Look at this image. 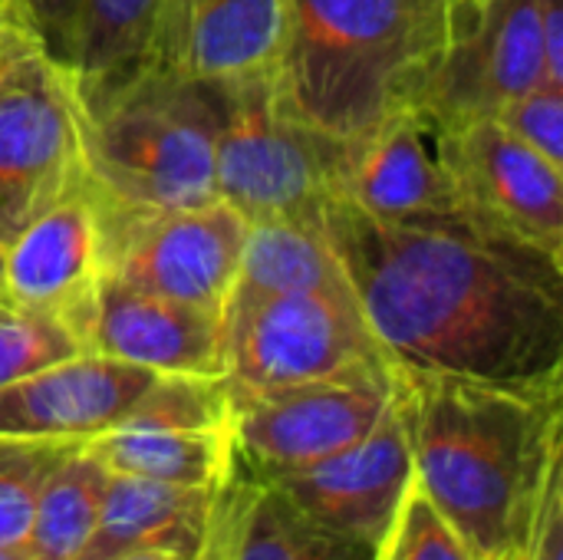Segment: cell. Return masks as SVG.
<instances>
[{
    "mask_svg": "<svg viewBox=\"0 0 563 560\" xmlns=\"http://www.w3.org/2000/svg\"><path fill=\"white\" fill-rule=\"evenodd\" d=\"M320 228L396 370L563 383V257L468 215L383 221L340 198Z\"/></svg>",
    "mask_w": 563,
    "mask_h": 560,
    "instance_id": "1",
    "label": "cell"
},
{
    "mask_svg": "<svg viewBox=\"0 0 563 560\" xmlns=\"http://www.w3.org/2000/svg\"><path fill=\"white\" fill-rule=\"evenodd\" d=\"M412 485L475 560L525 554L531 518L563 459V383L505 386L396 370Z\"/></svg>",
    "mask_w": 563,
    "mask_h": 560,
    "instance_id": "2",
    "label": "cell"
},
{
    "mask_svg": "<svg viewBox=\"0 0 563 560\" xmlns=\"http://www.w3.org/2000/svg\"><path fill=\"white\" fill-rule=\"evenodd\" d=\"M445 26V0H287L274 73L300 119L356 142L419 102Z\"/></svg>",
    "mask_w": 563,
    "mask_h": 560,
    "instance_id": "3",
    "label": "cell"
},
{
    "mask_svg": "<svg viewBox=\"0 0 563 560\" xmlns=\"http://www.w3.org/2000/svg\"><path fill=\"white\" fill-rule=\"evenodd\" d=\"M218 83L155 66L82 112L86 182L102 221H132L214 201Z\"/></svg>",
    "mask_w": 563,
    "mask_h": 560,
    "instance_id": "4",
    "label": "cell"
},
{
    "mask_svg": "<svg viewBox=\"0 0 563 560\" xmlns=\"http://www.w3.org/2000/svg\"><path fill=\"white\" fill-rule=\"evenodd\" d=\"M214 195L251 221L320 224L336 195L350 142L313 129L287 102L277 73L218 83Z\"/></svg>",
    "mask_w": 563,
    "mask_h": 560,
    "instance_id": "5",
    "label": "cell"
},
{
    "mask_svg": "<svg viewBox=\"0 0 563 560\" xmlns=\"http://www.w3.org/2000/svg\"><path fill=\"white\" fill-rule=\"evenodd\" d=\"M393 366L369 330L350 281L267 297L224 320L228 396Z\"/></svg>",
    "mask_w": 563,
    "mask_h": 560,
    "instance_id": "6",
    "label": "cell"
},
{
    "mask_svg": "<svg viewBox=\"0 0 563 560\" xmlns=\"http://www.w3.org/2000/svg\"><path fill=\"white\" fill-rule=\"evenodd\" d=\"M86 178L69 69L30 46L0 73V248Z\"/></svg>",
    "mask_w": 563,
    "mask_h": 560,
    "instance_id": "7",
    "label": "cell"
},
{
    "mask_svg": "<svg viewBox=\"0 0 563 560\" xmlns=\"http://www.w3.org/2000/svg\"><path fill=\"white\" fill-rule=\"evenodd\" d=\"M396 399V366L228 396L231 455L264 475L317 465L360 442Z\"/></svg>",
    "mask_w": 563,
    "mask_h": 560,
    "instance_id": "8",
    "label": "cell"
},
{
    "mask_svg": "<svg viewBox=\"0 0 563 560\" xmlns=\"http://www.w3.org/2000/svg\"><path fill=\"white\" fill-rule=\"evenodd\" d=\"M445 3V46L416 102L442 129L459 132L472 122L495 119L525 89L551 79L538 0Z\"/></svg>",
    "mask_w": 563,
    "mask_h": 560,
    "instance_id": "9",
    "label": "cell"
},
{
    "mask_svg": "<svg viewBox=\"0 0 563 560\" xmlns=\"http://www.w3.org/2000/svg\"><path fill=\"white\" fill-rule=\"evenodd\" d=\"M102 234L106 277L168 300L224 310L247 221L214 198L168 215L102 221Z\"/></svg>",
    "mask_w": 563,
    "mask_h": 560,
    "instance_id": "10",
    "label": "cell"
},
{
    "mask_svg": "<svg viewBox=\"0 0 563 560\" xmlns=\"http://www.w3.org/2000/svg\"><path fill=\"white\" fill-rule=\"evenodd\" d=\"M333 198L383 221L468 215L449 165V129L422 106H406L350 142Z\"/></svg>",
    "mask_w": 563,
    "mask_h": 560,
    "instance_id": "11",
    "label": "cell"
},
{
    "mask_svg": "<svg viewBox=\"0 0 563 560\" xmlns=\"http://www.w3.org/2000/svg\"><path fill=\"white\" fill-rule=\"evenodd\" d=\"M102 277L106 234L86 178L3 248V304L56 314L79 337Z\"/></svg>",
    "mask_w": 563,
    "mask_h": 560,
    "instance_id": "12",
    "label": "cell"
},
{
    "mask_svg": "<svg viewBox=\"0 0 563 560\" xmlns=\"http://www.w3.org/2000/svg\"><path fill=\"white\" fill-rule=\"evenodd\" d=\"M449 165L468 215L563 257V175L558 165L495 119L449 132Z\"/></svg>",
    "mask_w": 563,
    "mask_h": 560,
    "instance_id": "13",
    "label": "cell"
},
{
    "mask_svg": "<svg viewBox=\"0 0 563 560\" xmlns=\"http://www.w3.org/2000/svg\"><path fill=\"white\" fill-rule=\"evenodd\" d=\"M267 479H274L303 512H310L327 528L379 551L412 488L409 436L396 399L376 429H369L350 449L317 465Z\"/></svg>",
    "mask_w": 563,
    "mask_h": 560,
    "instance_id": "14",
    "label": "cell"
},
{
    "mask_svg": "<svg viewBox=\"0 0 563 560\" xmlns=\"http://www.w3.org/2000/svg\"><path fill=\"white\" fill-rule=\"evenodd\" d=\"M82 347L155 376L224 380V310L168 300L102 277L82 327Z\"/></svg>",
    "mask_w": 563,
    "mask_h": 560,
    "instance_id": "15",
    "label": "cell"
},
{
    "mask_svg": "<svg viewBox=\"0 0 563 560\" xmlns=\"http://www.w3.org/2000/svg\"><path fill=\"white\" fill-rule=\"evenodd\" d=\"M152 380L155 373L148 370L99 353H76L0 386V436L82 446L115 429Z\"/></svg>",
    "mask_w": 563,
    "mask_h": 560,
    "instance_id": "16",
    "label": "cell"
},
{
    "mask_svg": "<svg viewBox=\"0 0 563 560\" xmlns=\"http://www.w3.org/2000/svg\"><path fill=\"white\" fill-rule=\"evenodd\" d=\"M195 560H376V551L327 528L274 479L228 455Z\"/></svg>",
    "mask_w": 563,
    "mask_h": 560,
    "instance_id": "17",
    "label": "cell"
},
{
    "mask_svg": "<svg viewBox=\"0 0 563 560\" xmlns=\"http://www.w3.org/2000/svg\"><path fill=\"white\" fill-rule=\"evenodd\" d=\"M175 0H82L69 79L82 112L102 109L155 66H168Z\"/></svg>",
    "mask_w": 563,
    "mask_h": 560,
    "instance_id": "18",
    "label": "cell"
},
{
    "mask_svg": "<svg viewBox=\"0 0 563 560\" xmlns=\"http://www.w3.org/2000/svg\"><path fill=\"white\" fill-rule=\"evenodd\" d=\"M214 488H185L132 475H109L99 521L76 560H119L139 551H175L198 558Z\"/></svg>",
    "mask_w": 563,
    "mask_h": 560,
    "instance_id": "19",
    "label": "cell"
},
{
    "mask_svg": "<svg viewBox=\"0 0 563 560\" xmlns=\"http://www.w3.org/2000/svg\"><path fill=\"white\" fill-rule=\"evenodd\" d=\"M287 0H175L168 66L208 83L277 66Z\"/></svg>",
    "mask_w": 563,
    "mask_h": 560,
    "instance_id": "20",
    "label": "cell"
},
{
    "mask_svg": "<svg viewBox=\"0 0 563 560\" xmlns=\"http://www.w3.org/2000/svg\"><path fill=\"white\" fill-rule=\"evenodd\" d=\"M343 267L323 238L320 224L310 221H251L238 277L224 304V320L251 310L254 304L290 294L300 287L343 281Z\"/></svg>",
    "mask_w": 563,
    "mask_h": 560,
    "instance_id": "21",
    "label": "cell"
},
{
    "mask_svg": "<svg viewBox=\"0 0 563 560\" xmlns=\"http://www.w3.org/2000/svg\"><path fill=\"white\" fill-rule=\"evenodd\" d=\"M112 475H132L185 488H218L228 469V429L115 426L82 442Z\"/></svg>",
    "mask_w": 563,
    "mask_h": 560,
    "instance_id": "22",
    "label": "cell"
},
{
    "mask_svg": "<svg viewBox=\"0 0 563 560\" xmlns=\"http://www.w3.org/2000/svg\"><path fill=\"white\" fill-rule=\"evenodd\" d=\"M109 475L112 472L96 455H89L82 446H73L59 459V465L49 472V479L40 488L33 521L26 531V541L40 558H79V551L86 548V541L99 521Z\"/></svg>",
    "mask_w": 563,
    "mask_h": 560,
    "instance_id": "23",
    "label": "cell"
},
{
    "mask_svg": "<svg viewBox=\"0 0 563 560\" xmlns=\"http://www.w3.org/2000/svg\"><path fill=\"white\" fill-rule=\"evenodd\" d=\"M231 403L221 376H155L119 426L228 429Z\"/></svg>",
    "mask_w": 563,
    "mask_h": 560,
    "instance_id": "24",
    "label": "cell"
},
{
    "mask_svg": "<svg viewBox=\"0 0 563 560\" xmlns=\"http://www.w3.org/2000/svg\"><path fill=\"white\" fill-rule=\"evenodd\" d=\"M86 353L73 323L56 314L0 304V386Z\"/></svg>",
    "mask_w": 563,
    "mask_h": 560,
    "instance_id": "25",
    "label": "cell"
},
{
    "mask_svg": "<svg viewBox=\"0 0 563 560\" xmlns=\"http://www.w3.org/2000/svg\"><path fill=\"white\" fill-rule=\"evenodd\" d=\"M73 446L0 436V545L26 541L40 488Z\"/></svg>",
    "mask_w": 563,
    "mask_h": 560,
    "instance_id": "26",
    "label": "cell"
},
{
    "mask_svg": "<svg viewBox=\"0 0 563 560\" xmlns=\"http://www.w3.org/2000/svg\"><path fill=\"white\" fill-rule=\"evenodd\" d=\"M376 560H475L465 541L449 528V521L432 508V502L412 485L396 525L379 545Z\"/></svg>",
    "mask_w": 563,
    "mask_h": 560,
    "instance_id": "27",
    "label": "cell"
},
{
    "mask_svg": "<svg viewBox=\"0 0 563 560\" xmlns=\"http://www.w3.org/2000/svg\"><path fill=\"white\" fill-rule=\"evenodd\" d=\"M495 122L531 145L538 155H544L551 165L563 168V83L541 79L538 86L511 99L495 116Z\"/></svg>",
    "mask_w": 563,
    "mask_h": 560,
    "instance_id": "28",
    "label": "cell"
},
{
    "mask_svg": "<svg viewBox=\"0 0 563 560\" xmlns=\"http://www.w3.org/2000/svg\"><path fill=\"white\" fill-rule=\"evenodd\" d=\"M40 46L63 66H69L82 0H16Z\"/></svg>",
    "mask_w": 563,
    "mask_h": 560,
    "instance_id": "29",
    "label": "cell"
},
{
    "mask_svg": "<svg viewBox=\"0 0 563 560\" xmlns=\"http://www.w3.org/2000/svg\"><path fill=\"white\" fill-rule=\"evenodd\" d=\"M525 560H563V459L548 472V482L541 488Z\"/></svg>",
    "mask_w": 563,
    "mask_h": 560,
    "instance_id": "30",
    "label": "cell"
},
{
    "mask_svg": "<svg viewBox=\"0 0 563 560\" xmlns=\"http://www.w3.org/2000/svg\"><path fill=\"white\" fill-rule=\"evenodd\" d=\"M30 46H40L36 33L30 30V23H7V26H0V73H3L20 53H26Z\"/></svg>",
    "mask_w": 563,
    "mask_h": 560,
    "instance_id": "31",
    "label": "cell"
},
{
    "mask_svg": "<svg viewBox=\"0 0 563 560\" xmlns=\"http://www.w3.org/2000/svg\"><path fill=\"white\" fill-rule=\"evenodd\" d=\"M0 560H43L30 541H10V545H0Z\"/></svg>",
    "mask_w": 563,
    "mask_h": 560,
    "instance_id": "32",
    "label": "cell"
},
{
    "mask_svg": "<svg viewBox=\"0 0 563 560\" xmlns=\"http://www.w3.org/2000/svg\"><path fill=\"white\" fill-rule=\"evenodd\" d=\"M7 23H26L16 0H0V26H7Z\"/></svg>",
    "mask_w": 563,
    "mask_h": 560,
    "instance_id": "33",
    "label": "cell"
},
{
    "mask_svg": "<svg viewBox=\"0 0 563 560\" xmlns=\"http://www.w3.org/2000/svg\"><path fill=\"white\" fill-rule=\"evenodd\" d=\"M119 560H185L181 554H175V551H139V554H129V558H119Z\"/></svg>",
    "mask_w": 563,
    "mask_h": 560,
    "instance_id": "34",
    "label": "cell"
},
{
    "mask_svg": "<svg viewBox=\"0 0 563 560\" xmlns=\"http://www.w3.org/2000/svg\"><path fill=\"white\" fill-rule=\"evenodd\" d=\"M0 304H3V248H0Z\"/></svg>",
    "mask_w": 563,
    "mask_h": 560,
    "instance_id": "35",
    "label": "cell"
},
{
    "mask_svg": "<svg viewBox=\"0 0 563 560\" xmlns=\"http://www.w3.org/2000/svg\"><path fill=\"white\" fill-rule=\"evenodd\" d=\"M498 560H525V554H505V558Z\"/></svg>",
    "mask_w": 563,
    "mask_h": 560,
    "instance_id": "36",
    "label": "cell"
}]
</instances>
